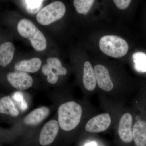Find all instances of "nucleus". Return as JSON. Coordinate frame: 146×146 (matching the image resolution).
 Instances as JSON below:
<instances>
[{
  "mask_svg": "<svg viewBox=\"0 0 146 146\" xmlns=\"http://www.w3.org/2000/svg\"><path fill=\"white\" fill-rule=\"evenodd\" d=\"M83 110L79 104L74 101L60 105L58 109V123L62 130L70 131L74 130L81 121Z\"/></svg>",
  "mask_w": 146,
  "mask_h": 146,
  "instance_id": "nucleus-1",
  "label": "nucleus"
},
{
  "mask_svg": "<svg viewBox=\"0 0 146 146\" xmlns=\"http://www.w3.org/2000/svg\"><path fill=\"white\" fill-rule=\"evenodd\" d=\"M133 107V143L136 146H146V107L141 98L135 101Z\"/></svg>",
  "mask_w": 146,
  "mask_h": 146,
  "instance_id": "nucleus-2",
  "label": "nucleus"
},
{
  "mask_svg": "<svg viewBox=\"0 0 146 146\" xmlns=\"http://www.w3.org/2000/svg\"><path fill=\"white\" fill-rule=\"evenodd\" d=\"M119 113L115 120V133L120 141L125 144L133 142L132 128L134 121V110L131 107L125 108Z\"/></svg>",
  "mask_w": 146,
  "mask_h": 146,
  "instance_id": "nucleus-3",
  "label": "nucleus"
},
{
  "mask_svg": "<svg viewBox=\"0 0 146 146\" xmlns=\"http://www.w3.org/2000/svg\"><path fill=\"white\" fill-rule=\"evenodd\" d=\"M17 30L19 34L30 41L32 46L36 50H44L47 46L44 35L31 21L22 19L18 22Z\"/></svg>",
  "mask_w": 146,
  "mask_h": 146,
  "instance_id": "nucleus-4",
  "label": "nucleus"
},
{
  "mask_svg": "<svg viewBox=\"0 0 146 146\" xmlns=\"http://www.w3.org/2000/svg\"><path fill=\"white\" fill-rule=\"evenodd\" d=\"M99 47L105 54L115 58L124 56L129 50L126 41L115 35H107L102 37L100 40Z\"/></svg>",
  "mask_w": 146,
  "mask_h": 146,
  "instance_id": "nucleus-5",
  "label": "nucleus"
},
{
  "mask_svg": "<svg viewBox=\"0 0 146 146\" xmlns=\"http://www.w3.org/2000/svg\"><path fill=\"white\" fill-rule=\"evenodd\" d=\"M65 11V5L63 2H53L39 11L36 15V20L41 25H48L62 18Z\"/></svg>",
  "mask_w": 146,
  "mask_h": 146,
  "instance_id": "nucleus-6",
  "label": "nucleus"
},
{
  "mask_svg": "<svg viewBox=\"0 0 146 146\" xmlns=\"http://www.w3.org/2000/svg\"><path fill=\"white\" fill-rule=\"evenodd\" d=\"M114 121L112 114L110 112L100 113L88 120L85 125V129L89 133H102L109 129Z\"/></svg>",
  "mask_w": 146,
  "mask_h": 146,
  "instance_id": "nucleus-7",
  "label": "nucleus"
},
{
  "mask_svg": "<svg viewBox=\"0 0 146 146\" xmlns=\"http://www.w3.org/2000/svg\"><path fill=\"white\" fill-rule=\"evenodd\" d=\"M94 70L98 86L105 92L110 93L114 89V85L108 70L104 65L99 64L94 67Z\"/></svg>",
  "mask_w": 146,
  "mask_h": 146,
  "instance_id": "nucleus-8",
  "label": "nucleus"
},
{
  "mask_svg": "<svg viewBox=\"0 0 146 146\" xmlns=\"http://www.w3.org/2000/svg\"><path fill=\"white\" fill-rule=\"evenodd\" d=\"M59 129L58 122L52 120L43 127L39 136V141L42 146L48 145L53 143L57 136Z\"/></svg>",
  "mask_w": 146,
  "mask_h": 146,
  "instance_id": "nucleus-9",
  "label": "nucleus"
},
{
  "mask_svg": "<svg viewBox=\"0 0 146 146\" xmlns=\"http://www.w3.org/2000/svg\"><path fill=\"white\" fill-rule=\"evenodd\" d=\"M7 79L11 86L18 90H26L33 84V78L29 74L24 72H13L9 73Z\"/></svg>",
  "mask_w": 146,
  "mask_h": 146,
  "instance_id": "nucleus-10",
  "label": "nucleus"
},
{
  "mask_svg": "<svg viewBox=\"0 0 146 146\" xmlns=\"http://www.w3.org/2000/svg\"><path fill=\"white\" fill-rule=\"evenodd\" d=\"M83 84L84 88L89 91H93L97 85L96 78L94 69L91 63L86 61L83 67Z\"/></svg>",
  "mask_w": 146,
  "mask_h": 146,
  "instance_id": "nucleus-11",
  "label": "nucleus"
},
{
  "mask_svg": "<svg viewBox=\"0 0 146 146\" xmlns=\"http://www.w3.org/2000/svg\"><path fill=\"white\" fill-rule=\"evenodd\" d=\"M49 113V109L46 106L36 108L26 116L24 122L28 125H36L43 121Z\"/></svg>",
  "mask_w": 146,
  "mask_h": 146,
  "instance_id": "nucleus-12",
  "label": "nucleus"
},
{
  "mask_svg": "<svg viewBox=\"0 0 146 146\" xmlns=\"http://www.w3.org/2000/svg\"><path fill=\"white\" fill-rule=\"evenodd\" d=\"M42 64L40 58L35 57L29 60L19 61L15 64L14 68L19 72L35 73L39 70Z\"/></svg>",
  "mask_w": 146,
  "mask_h": 146,
  "instance_id": "nucleus-13",
  "label": "nucleus"
},
{
  "mask_svg": "<svg viewBox=\"0 0 146 146\" xmlns=\"http://www.w3.org/2000/svg\"><path fill=\"white\" fill-rule=\"evenodd\" d=\"M15 50V47L11 42H6L0 45L1 66L5 67L11 62Z\"/></svg>",
  "mask_w": 146,
  "mask_h": 146,
  "instance_id": "nucleus-14",
  "label": "nucleus"
},
{
  "mask_svg": "<svg viewBox=\"0 0 146 146\" xmlns=\"http://www.w3.org/2000/svg\"><path fill=\"white\" fill-rule=\"evenodd\" d=\"M0 113L17 117L19 112L12 100L9 96L3 97L0 99Z\"/></svg>",
  "mask_w": 146,
  "mask_h": 146,
  "instance_id": "nucleus-15",
  "label": "nucleus"
},
{
  "mask_svg": "<svg viewBox=\"0 0 146 146\" xmlns=\"http://www.w3.org/2000/svg\"><path fill=\"white\" fill-rule=\"evenodd\" d=\"M42 72L44 74L48 76L47 80L48 82L52 84L57 82L59 76L65 75L67 73L66 72L50 68L47 64L43 65Z\"/></svg>",
  "mask_w": 146,
  "mask_h": 146,
  "instance_id": "nucleus-16",
  "label": "nucleus"
},
{
  "mask_svg": "<svg viewBox=\"0 0 146 146\" xmlns=\"http://www.w3.org/2000/svg\"><path fill=\"white\" fill-rule=\"evenodd\" d=\"M134 68L139 72H146V54L143 52H138L133 55Z\"/></svg>",
  "mask_w": 146,
  "mask_h": 146,
  "instance_id": "nucleus-17",
  "label": "nucleus"
},
{
  "mask_svg": "<svg viewBox=\"0 0 146 146\" xmlns=\"http://www.w3.org/2000/svg\"><path fill=\"white\" fill-rule=\"evenodd\" d=\"M94 2V0H75L74 4L78 13L86 15L91 9Z\"/></svg>",
  "mask_w": 146,
  "mask_h": 146,
  "instance_id": "nucleus-18",
  "label": "nucleus"
},
{
  "mask_svg": "<svg viewBox=\"0 0 146 146\" xmlns=\"http://www.w3.org/2000/svg\"><path fill=\"white\" fill-rule=\"evenodd\" d=\"M23 2L27 12L34 14L40 10L44 1H23Z\"/></svg>",
  "mask_w": 146,
  "mask_h": 146,
  "instance_id": "nucleus-19",
  "label": "nucleus"
},
{
  "mask_svg": "<svg viewBox=\"0 0 146 146\" xmlns=\"http://www.w3.org/2000/svg\"><path fill=\"white\" fill-rule=\"evenodd\" d=\"M116 6L121 9H124L127 8L131 2L130 0H114L113 1Z\"/></svg>",
  "mask_w": 146,
  "mask_h": 146,
  "instance_id": "nucleus-20",
  "label": "nucleus"
},
{
  "mask_svg": "<svg viewBox=\"0 0 146 146\" xmlns=\"http://www.w3.org/2000/svg\"><path fill=\"white\" fill-rule=\"evenodd\" d=\"M13 98L16 101L20 102L24 100L22 92H19V91L15 92L13 94Z\"/></svg>",
  "mask_w": 146,
  "mask_h": 146,
  "instance_id": "nucleus-21",
  "label": "nucleus"
},
{
  "mask_svg": "<svg viewBox=\"0 0 146 146\" xmlns=\"http://www.w3.org/2000/svg\"><path fill=\"white\" fill-rule=\"evenodd\" d=\"M20 107L21 110L23 111H25L27 109L28 107L27 104L25 100H24L22 102H20Z\"/></svg>",
  "mask_w": 146,
  "mask_h": 146,
  "instance_id": "nucleus-22",
  "label": "nucleus"
},
{
  "mask_svg": "<svg viewBox=\"0 0 146 146\" xmlns=\"http://www.w3.org/2000/svg\"><path fill=\"white\" fill-rule=\"evenodd\" d=\"M141 99L146 107V96L143 97V98H141Z\"/></svg>",
  "mask_w": 146,
  "mask_h": 146,
  "instance_id": "nucleus-23",
  "label": "nucleus"
}]
</instances>
